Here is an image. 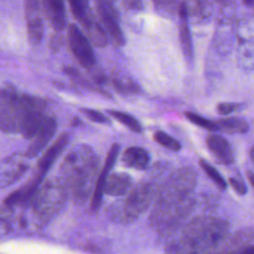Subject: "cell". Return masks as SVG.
Listing matches in <instances>:
<instances>
[{"label":"cell","mask_w":254,"mask_h":254,"mask_svg":"<svg viewBox=\"0 0 254 254\" xmlns=\"http://www.w3.org/2000/svg\"><path fill=\"white\" fill-rule=\"evenodd\" d=\"M229 223L221 218L200 216L173 234L166 245L167 254H205L227 237Z\"/></svg>","instance_id":"cell-1"},{"label":"cell","mask_w":254,"mask_h":254,"mask_svg":"<svg viewBox=\"0 0 254 254\" xmlns=\"http://www.w3.org/2000/svg\"><path fill=\"white\" fill-rule=\"evenodd\" d=\"M97 167L95 155L86 147L70 152L65 157L62 166L63 175L75 202L84 203L88 198Z\"/></svg>","instance_id":"cell-2"},{"label":"cell","mask_w":254,"mask_h":254,"mask_svg":"<svg viewBox=\"0 0 254 254\" xmlns=\"http://www.w3.org/2000/svg\"><path fill=\"white\" fill-rule=\"evenodd\" d=\"M65 197L66 190L63 183L48 182L38 188L30 203L38 220L46 223L60 211Z\"/></svg>","instance_id":"cell-3"},{"label":"cell","mask_w":254,"mask_h":254,"mask_svg":"<svg viewBox=\"0 0 254 254\" xmlns=\"http://www.w3.org/2000/svg\"><path fill=\"white\" fill-rule=\"evenodd\" d=\"M46 102L36 96L22 93L19 118V133L26 139H32L48 118Z\"/></svg>","instance_id":"cell-4"},{"label":"cell","mask_w":254,"mask_h":254,"mask_svg":"<svg viewBox=\"0 0 254 254\" xmlns=\"http://www.w3.org/2000/svg\"><path fill=\"white\" fill-rule=\"evenodd\" d=\"M154 196L149 184H140L127 195L123 203L114 211V217L120 222L129 223L138 218L150 205Z\"/></svg>","instance_id":"cell-5"},{"label":"cell","mask_w":254,"mask_h":254,"mask_svg":"<svg viewBox=\"0 0 254 254\" xmlns=\"http://www.w3.org/2000/svg\"><path fill=\"white\" fill-rule=\"evenodd\" d=\"M22 93L12 84L0 88V130L5 133H19V118Z\"/></svg>","instance_id":"cell-6"},{"label":"cell","mask_w":254,"mask_h":254,"mask_svg":"<svg viewBox=\"0 0 254 254\" xmlns=\"http://www.w3.org/2000/svg\"><path fill=\"white\" fill-rule=\"evenodd\" d=\"M195 186V174L190 169H181L161 189L158 203H177L189 199Z\"/></svg>","instance_id":"cell-7"},{"label":"cell","mask_w":254,"mask_h":254,"mask_svg":"<svg viewBox=\"0 0 254 254\" xmlns=\"http://www.w3.org/2000/svg\"><path fill=\"white\" fill-rule=\"evenodd\" d=\"M70 11L76 21L82 26L87 35V40L97 47H104L107 44V37L94 18L92 11L90 10L87 2L85 1H70Z\"/></svg>","instance_id":"cell-8"},{"label":"cell","mask_w":254,"mask_h":254,"mask_svg":"<svg viewBox=\"0 0 254 254\" xmlns=\"http://www.w3.org/2000/svg\"><path fill=\"white\" fill-rule=\"evenodd\" d=\"M67 42L73 57L81 66L90 68L94 65L95 57L90 42L78 27L73 24L68 26Z\"/></svg>","instance_id":"cell-9"},{"label":"cell","mask_w":254,"mask_h":254,"mask_svg":"<svg viewBox=\"0 0 254 254\" xmlns=\"http://www.w3.org/2000/svg\"><path fill=\"white\" fill-rule=\"evenodd\" d=\"M96 10L99 15L100 22L102 23V29L108 36L111 42L117 46L121 47L124 45L125 40L122 30L119 25V17L116 8L110 1H98L96 3Z\"/></svg>","instance_id":"cell-10"},{"label":"cell","mask_w":254,"mask_h":254,"mask_svg":"<svg viewBox=\"0 0 254 254\" xmlns=\"http://www.w3.org/2000/svg\"><path fill=\"white\" fill-rule=\"evenodd\" d=\"M28 157L16 153L5 158L0 163V187L6 188L17 182L28 170Z\"/></svg>","instance_id":"cell-11"},{"label":"cell","mask_w":254,"mask_h":254,"mask_svg":"<svg viewBox=\"0 0 254 254\" xmlns=\"http://www.w3.org/2000/svg\"><path fill=\"white\" fill-rule=\"evenodd\" d=\"M25 17L29 41L37 45L44 37V24L40 3L35 0L25 2Z\"/></svg>","instance_id":"cell-12"},{"label":"cell","mask_w":254,"mask_h":254,"mask_svg":"<svg viewBox=\"0 0 254 254\" xmlns=\"http://www.w3.org/2000/svg\"><path fill=\"white\" fill-rule=\"evenodd\" d=\"M68 135L66 133L62 134L57 141L45 152V154L42 156L38 163L37 173L35 176V180H37L39 183L42 182L44 176L47 174V172L50 170V168L53 166L55 161L58 159V157L61 155L62 151L65 148V146L68 143Z\"/></svg>","instance_id":"cell-13"},{"label":"cell","mask_w":254,"mask_h":254,"mask_svg":"<svg viewBox=\"0 0 254 254\" xmlns=\"http://www.w3.org/2000/svg\"><path fill=\"white\" fill-rule=\"evenodd\" d=\"M57 130V122L54 118L48 117L44 124L41 126L36 135L31 139L32 143L27 149L25 155L30 159L38 156L43 149L47 146V144L53 138L55 132Z\"/></svg>","instance_id":"cell-14"},{"label":"cell","mask_w":254,"mask_h":254,"mask_svg":"<svg viewBox=\"0 0 254 254\" xmlns=\"http://www.w3.org/2000/svg\"><path fill=\"white\" fill-rule=\"evenodd\" d=\"M119 149H120L119 145L115 143L111 146V148L108 151V154H107V157H106V160L104 163V167L98 176L95 190H94V192H93V195L91 198L90 206H91L92 210H97L101 204L104 183H105L106 177L109 175V171L112 169V167L115 164V161H116L118 153H119Z\"/></svg>","instance_id":"cell-15"},{"label":"cell","mask_w":254,"mask_h":254,"mask_svg":"<svg viewBox=\"0 0 254 254\" xmlns=\"http://www.w3.org/2000/svg\"><path fill=\"white\" fill-rule=\"evenodd\" d=\"M206 145L216 160L224 165H230L234 161V155L229 142L220 135L211 134L206 138Z\"/></svg>","instance_id":"cell-16"},{"label":"cell","mask_w":254,"mask_h":254,"mask_svg":"<svg viewBox=\"0 0 254 254\" xmlns=\"http://www.w3.org/2000/svg\"><path fill=\"white\" fill-rule=\"evenodd\" d=\"M42 12L55 31H62L65 26L64 5L59 0H45L42 2Z\"/></svg>","instance_id":"cell-17"},{"label":"cell","mask_w":254,"mask_h":254,"mask_svg":"<svg viewBox=\"0 0 254 254\" xmlns=\"http://www.w3.org/2000/svg\"><path fill=\"white\" fill-rule=\"evenodd\" d=\"M132 179L125 173H113L106 177L103 193L109 195H123L127 193L131 188Z\"/></svg>","instance_id":"cell-18"},{"label":"cell","mask_w":254,"mask_h":254,"mask_svg":"<svg viewBox=\"0 0 254 254\" xmlns=\"http://www.w3.org/2000/svg\"><path fill=\"white\" fill-rule=\"evenodd\" d=\"M122 162L128 168L145 170L150 164V155L143 148L129 147L122 155Z\"/></svg>","instance_id":"cell-19"},{"label":"cell","mask_w":254,"mask_h":254,"mask_svg":"<svg viewBox=\"0 0 254 254\" xmlns=\"http://www.w3.org/2000/svg\"><path fill=\"white\" fill-rule=\"evenodd\" d=\"M181 16V24H180V40L182 45V50L185 57L190 61L192 58V45H191V37L190 28L187 21V8L185 6H181L179 9Z\"/></svg>","instance_id":"cell-20"},{"label":"cell","mask_w":254,"mask_h":254,"mask_svg":"<svg viewBox=\"0 0 254 254\" xmlns=\"http://www.w3.org/2000/svg\"><path fill=\"white\" fill-rule=\"evenodd\" d=\"M216 131H222L229 134L246 133L249 129L248 123L240 118H224L215 122Z\"/></svg>","instance_id":"cell-21"},{"label":"cell","mask_w":254,"mask_h":254,"mask_svg":"<svg viewBox=\"0 0 254 254\" xmlns=\"http://www.w3.org/2000/svg\"><path fill=\"white\" fill-rule=\"evenodd\" d=\"M108 113L112 117H114L117 121H119L120 123L125 125L127 128H129L131 131H133L135 133H140L142 131L141 124L132 115L122 112V111H118V110H108Z\"/></svg>","instance_id":"cell-22"},{"label":"cell","mask_w":254,"mask_h":254,"mask_svg":"<svg viewBox=\"0 0 254 254\" xmlns=\"http://www.w3.org/2000/svg\"><path fill=\"white\" fill-rule=\"evenodd\" d=\"M199 166L202 169V171L208 176V178L221 190H225L227 187L226 182L224 181V179L222 178V176L219 174V172L213 167L211 166L209 163H207L204 160H200L199 161Z\"/></svg>","instance_id":"cell-23"},{"label":"cell","mask_w":254,"mask_h":254,"mask_svg":"<svg viewBox=\"0 0 254 254\" xmlns=\"http://www.w3.org/2000/svg\"><path fill=\"white\" fill-rule=\"evenodd\" d=\"M154 140L162 145L163 147L171 150V151H179L182 148V145L178 140L170 136L169 134L163 132V131H157L154 134Z\"/></svg>","instance_id":"cell-24"},{"label":"cell","mask_w":254,"mask_h":254,"mask_svg":"<svg viewBox=\"0 0 254 254\" xmlns=\"http://www.w3.org/2000/svg\"><path fill=\"white\" fill-rule=\"evenodd\" d=\"M185 115L194 125H197V126L204 128L208 131H216L215 122H213L209 119H206V118H204L196 113H193V112H186Z\"/></svg>","instance_id":"cell-25"},{"label":"cell","mask_w":254,"mask_h":254,"mask_svg":"<svg viewBox=\"0 0 254 254\" xmlns=\"http://www.w3.org/2000/svg\"><path fill=\"white\" fill-rule=\"evenodd\" d=\"M112 82L114 88L120 93H135L139 91V86L131 80H123L122 78L116 77Z\"/></svg>","instance_id":"cell-26"},{"label":"cell","mask_w":254,"mask_h":254,"mask_svg":"<svg viewBox=\"0 0 254 254\" xmlns=\"http://www.w3.org/2000/svg\"><path fill=\"white\" fill-rule=\"evenodd\" d=\"M81 112L88 117L91 121L96 122V123H109V119L104 116L101 112L94 110V109H89V108H81Z\"/></svg>","instance_id":"cell-27"},{"label":"cell","mask_w":254,"mask_h":254,"mask_svg":"<svg viewBox=\"0 0 254 254\" xmlns=\"http://www.w3.org/2000/svg\"><path fill=\"white\" fill-rule=\"evenodd\" d=\"M9 212L6 209H0V237L9 231Z\"/></svg>","instance_id":"cell-28"},{"label":"cell","mask_w":254,"mask_h":254,"mask_svg":"<svg viewBox=\"0 0 254 254\" xmlns=\"http://www.w3.org/2000/svg\"><path fill=\"white\" fill-rule=\"evenodd\" d=\"M229 184L238 194H245L247 192V188L241 180H238L236 178H230Z\"/></svg>","instance_id":"cell-29"},{"label":"cell","mask_w":254,"mask_h":254,"mask_svg":"<svg viewBox=\"0 0 254 254\" xmlns=\"http://www.w3.org/2000/svg\"><path fill=\"white\" fill-rule=\"evenodd\" d=\"M237 108L238 105L235 103H220L217 105V111L222 115H228L234 112Z\"/></svg>","instance_id":"cell-30"},{"label":"cell","mask_w":254,"mask_h":254,"mask_svg":"<svg viewBox=\"0 0 254 254\" xmlns=\"http://www.w3.org/2000/svg\"><path fill=\"white\" fill-rule=\"evenodd\" d=\"M229 254H254V248H253V245H250L248 247H245V248L233 251V252H231Z\"/></svg>","instance_id":"cell-31"},{"label":"cell","mask_w":254,"mask_h":254,"mask_svg":"<svg viewBox=\"0 0 254 254\" xmlns=\"http://www.w3.org/2000/svg\"><path fill=\"white\" fill-rule=\"evenodd\" d=\"M247 177H248V180H249V183L253 186V184H254V180H253V177H254V175H253V173L251 172V171H248L247 172Z\"/></svg>","instance_id":"cell-32"},{"label":"cell","mask_w":254,"mask_h":254,"mask_svg":"<svg viewBox=\"0 0 254 254\" xmlns=\"http://www.w3.org/2000/svg\"><path fill=\"white\" fill-rule=\"evenodd\" d=\"M253 152H254V151H253V147H252V148L250 149V159H251V160H254V157H253Z\"/></svg>","instance_id":"cell-33"},{"label":"cell","mask_w":254,"mask_h":254,"mask_svg":"<svg viewBox=\"0 0 254 254\" xmlns=\"http://www.w3.org/2000/svg\"><path fill=\"white\" fill-rule=\"evenodd\" d=\"M206 254H217V253H215V252H213V253H206Z\"/></svg>","instance_id":"cell-34"}]
</instances>
